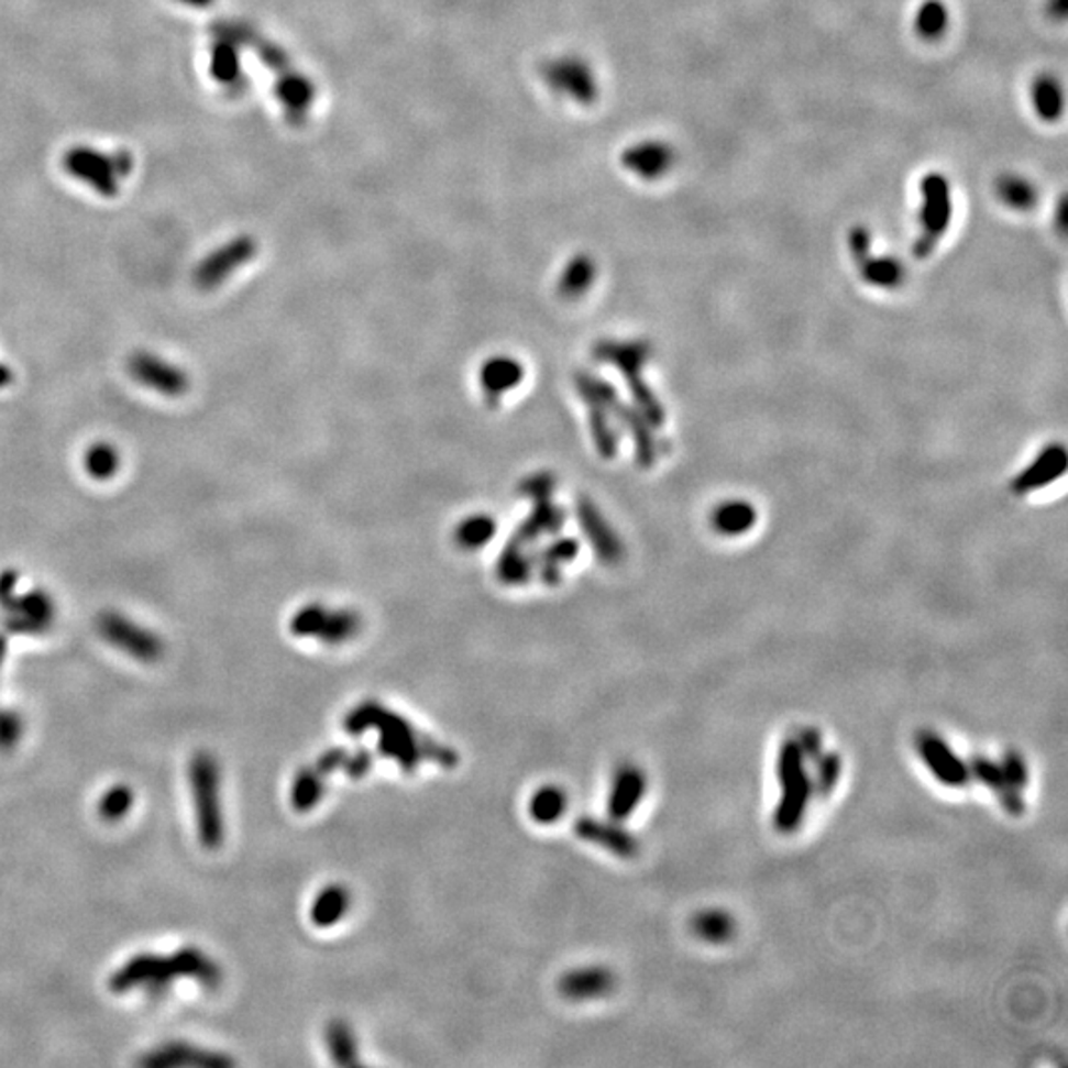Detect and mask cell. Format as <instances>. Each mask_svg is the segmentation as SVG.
<instances>
[{"label":"cell","mask_w":1068,"mask_h":1068,"mask_svg":"<svg viewBox=\"0 0 1068 1068\" xmlns=\"http://www.w3.org/2000/svg\"><path fill=\"white\" fill-rule=\"evenodd\" d=\"M9 614L7 629L12 634H44L54 621L56 608L54 599L44 590H32L22 598L14 599Z\"/></svg>","instance_id":"obj_19"},{"label":"cell","mask_w":1068,"mask_h":1068,"mask_svg":"<svg viewBox=\"0 0 1068 1068\" xmlns=\"http://www.w3.org/2000/svg\"><path fill=\"white\" fill-rule=\"evenodd\" d=\"M178 4H185L188 9H208L216 0H177Z\"/></svg>","instance_id":"obj_52"},{"label":"cell","mask_w":1068,"mask_h":1068,"mask_svg":"<svg viewBox=\"0 0 1068 1068\" xmlns=\"http://www.w3.org/2000/svg\"><path fill=\"white\" fill-rule=\"evenodd\" d=\"M569 810V795L559 785H544L530 797L529 814L537 824H557Z\"/></svg>","instance_id":"obj_30"},{"label":"cell","mask_w":1068,"mask_h":1068,"mask_svg":"<svg viewBox=\"0 0 1068 1068\" xmlns=\"http://www.w3.org/2000/svg\"><path fill=\"white\" fill-rule=\"evenodd\" d=\"M324 778L327 775L321 774L315 766H304L295 774L291 792H289V802H291L295 812L305 814V812H311L313 807L319 805V802L323 800L324 790H327Z\"/></svg>","instance_id":"obj_27"},{"label":"cell","mask_w":1068,"mask_h":1068,"mask_svg":"<svg viewBox=\"0 0 1068 1068\" xmlns=\"http://www.w3.org/2000/svg\"><path fill=\"white\" fill-rule=\"evenodd\" d=\"M98 631L109 646L118 647L141 663H157L165 656V643L155 631L139 626L118 612L99 614Z\"/></svg>","instance_id":"obj_8"},{"label":"cell","mask_w":1068,"mask_h":1068,"mask_svg":"<svg viewBox=\"0 0 1068 1068\" xmlns=\"http://www.w3.org/2000/svg\"><path fill=\"white\" fill-rule=\"evenodd\" d=\"M62 167L79 185L103 198H115L125 178L135 168L133 155L121 151H101L91 145H74L62 157Z\"/></svg>","instance_id":"obj_3"},{"label":"cell","mask_w":1068,"mask_h":1068,"mask_svg":"<svg viewBox=\"0 0 1068 1068\" xmlns=\"http://www.w3.org/2000/svg\"><path fill=\"white\" fill-rule=\"evenodd\" d=\"M916 750L928 772L942 785L964 788L970 784V766L942 736L931 730H922L916 738Z\"/></svg>","instance_id":"obj_11"},{"label":"cell","mask_w":1068,"mask_h":1068,"mask_svg":"<svg viewBox=\"0 0 1068 1068\" xmlns=\"http://www.w3.org/2000/svg\"><path fill=\"white\" fill-rule=\"evenodd\" d=\"M297 638H317L327 646H339L354 638L361 629V618L353 612H329L321 606H305L289 621Z\"/></svg>","instance_id":"obj_9"},{"label":"cell","mask_w":1068,"mask_h":1068,"mask_svg":"<svg viewBox=\"0 0 1068 1068\" xmlns=\"http://www.w3.org/2000/svg\"><path fill=\"white\" fill-rule=\"evenodd\" d=\"M128 371L139 384L147 386L148 390L170 398L187 394L190 386V378L183 368L148 351L131 354Z\"/></svg>","instance_id":"obj_13"},{"label":"cell","mask_w":1068,"mask_h":1068,"mask_svg":"<svg viewBox=\"0 0 1068 1068\" xmlns=\"http://www.w3.org/2000/svg\"><path fill=\"white\" fill-rule=\"evenodd\" d=\"M324 1041L331 1053V1059L339 1067H356L361 1065L359 1043L354 1037L351 1025L344 1020H333L324 1030Z\"/></svg>","instance_id":"obj_29"},{"label":"cell","mask_w":1068,"mask_h":1068,"mask_svg":"<svg viewBox=\"0 0 1068 1068\" xmlns=\"http://www.w3.org/2000/svg\"><path fill=\"white\" fill-rule=\"evenodd\" d=\"M756 525V509L746 500H728L713 513V527L718 535L740 537Z\"/></svg>","instance_id":"obj_28"},{"label":"cell","mask_w":1068,"mask_h":1068,"mask_svg":"<svg viewBox=\"0 0 1068 1068\" xmlns=\"http://www.w3.org/2000/svg\"><path fill=\"white\" fill-rule=\"evenodd\" d=\"M24 733V720L16 711H0V750H12Z\"/></svg>","instance_id":"obj_42"},{"label":"cell","mask_w":1068,"mask_h":1068,"mask_svg":"<svg viewBox=\"0 0 1068 1068\" xmlns=\"http://www.w3.org/2000/svg\"><path fill=\"white\" fill-rule=\"evenodd\" d=\"M1045 9H1047V14H1049L1050 19L1065 20V16H1067V0H1047Z\"/></svg>","instance_id":"obj_50"},{"label":"cell","mask_w":1068,"mask_h":1068,"mask_svg":"<svg viewBox=\"0 0 1068 1068\" xmlns=\"http://www.w3.org/2000/svg\"><path fill=\"white\" fill-rule=\"evenodd\" d=\"M139 1065L145 1068H228L234 1067V1060L225 1057L222 1053L214 1050L200 1049L187 1043H167L158 1049L151 1050Z\"/></svg>","instance_id":"obj_17"},{"label":"cell","mask_w":1068,"mask_h":1068,"mask_svg":"<svg viewBox=\"0 0 1068 1068\" xmlns=\"http://www.w3.org/2000/svg\"><path fill=\"white\" fill-rule=\"evenodd\" d=\"M1067 471V451L1060 443H1053L1045 448L1037 460L1027 470L1013 480V493L1027 495L1031 491L1043 489L1053 481L1059 480Z\"/></svg>","instance_id":"obj_22"},{"label":"cell","mask_w":1068,"mask_h":1068,"mask_svg":"<svg viewBox=\"0 0 1068 1068\" xmlns=\"http://www.w3.org/2000/svg\"><path fill=\"white\" fill-rule=\"evenodd\" d=\"M619 163L636 177L657 180L675 167L676 151L661 139H643L624 148Z\"/></svg>","instance_id":"obj_15"},{"label":"cell","mask_w":1068,"mask_h":1068,"mask_svg":"<svg viewBox=\"0 0 1068 1068\" xmlns=\"http://www.w3.org/2000/svg\"><path fill=\"white\" fill-rule=\"evenodd\" d=\"M849 247L855 262L862 255L871 254V232L865 225H854L849 232Z\"/></svg>","instance_id":"obj_47"},{"label":"cell","mask_w":1068,"mask_h":1068,"mask_svg":"<svg viewBox=\"0 0 1068 1068\" xmlns=\"http://www.w3.org/2000/svg\"><path fill=\"white\" fill-rule=\"evenodd\" d=\"M540 78L544 86L560 98L570 99L576 106L590 108L599 98V84L596 71L592 69L588 59L574 54L547 59L539 68Z\"/></svg>","instance_id":"obj_7"},{"label":"cell","mask_w":1068,"mask_h":1068,"mask_svg":"<svg viewBox=\"0 0 1068 1068\" xmlns=\"http://www.w3.org/2000/svg\"><path fill=\"white\" fill-rule=\"evenodd\" d=\"M584 525L588 529L586 532H588L592 542L596 540V544H598L599 557L606 560H618L619 554H621L618 539L614 537L612 530H608L606 522L599 519L596 510L590 509L588 513H584Z\"/></svg>","instance_id":"obj_37"},{"label":"cell","mask_w":1068,"mask_h":1068,"mask_svg":"<svg viewBox=\"0 0 1068 1068\" xmlns=\"http://www.w3.org/2000/svg\"><path fill=\"white\" fill-rule=\"evenodd\" d=\"M998 797H1000V804L1003 805V810H1005L1008 814H1025V800H1023L1021 790H1015V788H1005L1003 792L998 794Z\"/></svg>","instance_id":"obj_48"},{"label":"cell","mask_w":1068,"mask_h":1068,"mask_svg":"<svg viewBox=\"0 0 1068 1068\" xmlns=\"http://www.w3.org/2000/svg\"><path fill=\"white\" fill-rule=\"evenodd\" d=\"M12 381H14V373H12V368L7 366V364H0V390H2V388H7V386H10Z\"/></svg>","instance_id":"obj_51"},{"label":"cell","mask_w":1068,"mask_h":1068,"mask_svg":"<svg viewBox=\"0 0 1068 1068\" xmlns=\"http://www.w3.org/2000/svg\"><path fill=\"white\" fill-rule=\"evenodd\" d=\"M691 928L701 940L725 944L735 936V921L725 911H703L696 914Z\"/></svg>","instance_id":"obj_33"},{"label":"cell","mask_w":1068,"mask_h":1068,"mask_svg":"<svg viewBox=\"0 0 1068 1068\" xmlns=\"http://www.w3.org/2000/svg\"><path fill=\"white\" fill-rule=\"evenodd\" d=\"M1031 103L1045 123L1059 121L1065 111V91L1057 76L1039 74L1031 81Z\"/></svg>","instance_id":"obj_23"},{"label":"cell","mask_w":1068,"mask_h":1068,"mask_svg":"<svg viewBox=\"0 0 1068 1068\" xmlns=\"http://www.w3.org/2000/svg\"><path fill=\"white\" fill-rule=\"evenodd\" d=\"M373 762V752L368 748H359L354 752H349L344 758L343 772L353 780H361L371 772Z\"/></svg>","instance_id":"obj_44"},{"label":"cell","mask_w":1068,"mask_h":1068,"mask_svg":"<svg viewBox=\"0 0 1068 1068\" xmlns=\"http://www.w3.org/2000/svg\"><path fill=\"white\" fill-rule=\"evenodd\" d=\"M210 52H208V74L220 88L228 91H242L245 86L242 48L252 46L255 32L247 24L224 22L212 29Z\"/></svg>","instance_id":"obj_5"},{"label":"cell","mask_w":1068,"mask_h":1068,"mask_svg":"<svg viewBox=\"0 0 1068 1068\" xmlns=\"http://www.w3.org/2000/svg\"><path fill=\"white\" fill-rule=\"evenodd\" d=\"M133 804H135V794L129 785H113L99 797L98 815L108 824H118V822L128 817Z\"/></svg>","instance_id":"obj_35"},{"label":"cell","mask_w":1068,"mask_h":1068,"mask_svg":"<svg viewBox=\"0 0 1068 1068\" xmlns=\"http://www.w3.org/2000/svg\"><path fill=\"white\" fill-rule=\"evenodd\" d=\"M647 792V775L636 764H621L612 782L608 815L614 822H626L638 810Z\"/></svg>","instance_id":"obj_20"},{"label":"cell","mask_w":1068,"mask_h":1068,"mask_svg":"<svg viewBox=\"0 0 1068 1068\" xmlns=\"http://www.w3.org/2000/svg\"><path fill=\"white\" fill-rule=\"evenodd\" d=\"M948 24H950V12L944 0H924L916 10L914 30L922 40L934 42L942 38L948 30Z\"/></svg>","instance_id":"obj_31"},{"label":"cell","mask_w":1068,"mask_h":1068,"mask_svg":"<svg viewBox=\"0 0 1068 1068\" xmlns=\"http://www.w3.org/2000/svg\"><path fill=\"white\" fill-rule=\"evenodd\" d=\"M596 279V264L588 255H574L560 275L559 291L564 297H579Z\"/></svg>","instance_id":"obj_32"},{"label":"cell","mask_w":1068,"mask_h":1068,"mask_svg":"<svg viewBox=\"0 0 1068 1068\" xmlns=\"http://www.w3.org/2000/svg\"><path fill=\"white\" fill-rule=\"evenodd\" d=\"M257 254V242L252 235H235L230 242L212 250L210 254L195 267L192 282L202 291H210L224 284L235 269L250 264Z\"/></svg>","instance_id":"obj_10"},{"label":"cell","mask_w":1068,"mask_h":1068,"mask_svg":"<svg viewBox=\"0 0 1068 1068\" xmlns=\"http://www.w3.org/2000/svg\"><path fill=\"white\" fill-rule=\"evenodd\" d=\"M970 774L980 782V784L986 785L993 790L995 794L1003 792L1005 788H1010L1008 782H1005V775H1003V770H1001L1000 762H993L990 758L986 756H973L971 758Z\"/></svg>","instance_id":"obj_39"},{"label":"cell","mask_w":1068,"mask_h":1068,"mask_svg":"<svg viewBox=\"0 0 1068 1068\" xmlns=\"http://www.w3.org/2000/svg\"><path fill=\"white\" fill-rule=\"evenodd\" d=\"M857 267L865 284L881 287V289L899 287L906 275L904 265L891 255H879V257L871 254L862 255L857 260Z\"/></svg>","instance_id":"obj_25"},{"label":"cell","mask_w":1068,"mask_h":1068,"mask_svg":"<svg viewBox=\"0 0 1068 1068\" xmlns=\"http://www.w3.org/2000/svg\"><path fill=\"white\" fill-rule=\"evenodd\" d=\"M483 378H485V384H487V388H489V390H495V393H499V390H507L510 384L519 383V364L510 363V361L500 359V361H495V363H491L489 366H487V371H485V376H483Z\"/></svg>","instance_id":"obj_40"},{"label":"cell","mask_w":1068,"mask_h":1068,"mask_svg":"<svg viewBox=\"0 0 1068 1068\" xmlns=\"http://www.w3.org/2000/svg\"><path fill=\"white\" fill-rule=\"evenodd\" d=\"M604 356H606V361H612L616 366H619L624 371V374L628 376L629 384H631V393H634L636 400L641 406L647 422H651L653 426H661L663 418H665L663 408H661V404H659L656 396L651 394V390L643 384L641 373H639L643 368V363H646L647 359L646 344H606L604 346Z\"/></svg>","instance_id":"obj_12"},{"label":"cell","mask_w":1068,"mask_h":1068,"mask_svg":"<svg viewBox=\"0 0 1068 1068\" xmlns=\"http://www.w3.org/2000/svg\"><path fill=\"white\" fill-rule=\"evenodd\" d=\"M574 835L586 844L599 845L609 854L631 859L639 854V841L636 835L629 834L624 827H619L618 822H602L590 815H582L574 822Z\"/></svg>","instance_id":"obj_18"},{"label":"cell","mask_w":1068,"mask_h":1068,"mask_svg":"<svg viewBox=\"0 0 1068 1068\" xmlns=\"http://www.w3.org/2000/svg\"><path fill=\"white\" fill-rule=\"evenodd\" d=\"M616 988L614 971L604 966H584L566 971L559 980V993L569 1001L606 998Z\"/></svg>","instance_id":"obj_21"},{"label":"cell","mask_w":1068,"mask_h":1068,"mask_svg":"<svg viewBox=\"0 0 1068 1068\" xmlns=\"http://www.w3.org/2000/svg\"><path fill=\"white\" fill-rule=\"evenodd\" d=\"M349 755L346 748H329L327 752L317 758L315 768L323 775H331L339 770H343L344 758Z\"/></svg>","instance_id":"obj_46"},{"label":"cell","mask_w":1068,"mask_h":1068,"mask_svg":"<svg viewBox=\"0 0 1068 1068\" xmlns=\"http://www.w3.org/2000/svg\"><path fill=\"white\" fill-rule=\"evenodd\" d=\"M7 649H9V647H7V639L0 636V667H2V663H4V657H7Z\"/></svg>","instance_id":"obj_54"},{"label":"cell","mask_w":1068,"mask_h":1068,"mask_svg":"<svg viewBox=\"0 0 1068 1068\" xmlns=\"http://www.w3.org/2000/svg\"><path fill=\"white\" fill-rule=\"evenodd\" d=\"M780 802L774 810V827L780 834L790 835L804 824L805 812L814 797V782L807 770L780 782Z\"/></svg>","instance_id":"obj_16"},{"label":"cell","mask_w":1068,"mask_h":1068,"mask_svg":"<svg viewBox=\"0 0 1068 1068\" xmlns=\"http://www.w3.org/2000/svg\"><path fill=\"white\" fill-rule=\"evenodd\" d=\"M1059 230L1063 234L1067 232V200H1065V197L1059 205Z\"/></svg>","instance_id":"obj_53"},{"label":"cell","mask_w":1068,"mask_h":1068,"mask_svg":"<svg viewBox=\"0 0 1068 1068\" xmlns=\"http://www.w3.org/2000/svg\"><path fill=\"white\" fill-rule=\"evenodd\" d=\"M493 535V522L489 519L465 520L460 529L461 544H467L470 549H477V544L485 542Z\"/></svg>","instance_id":"obj_43"},{"label":"cell","mask_w":1068,"mask_h":1068,"mask_svg":"<svg viewBox=\"0 0 1068 1068\" xmlns=\"http://www.w3.org/2000/svg\"><path fill=\"white\" fill-rule=\"evenodd\" d=\"M1000 764L1008 785L1023 792L1027 788V784H1030V768H1027L1025 758L1011 750V752H1005V756L1001 758Z\"/></svg>","instance_id":"obj_41"},{"label":"cell","mask_w":1068,"mask_h":1068,"mask_svg":"<svg viewBox=\"0 0 1068 1068\" xmlns=\"http://www.w3.org/2000/svg\"><path fill=\"white\" fill-rule=\"evenodd\" d=\"M274 96L284 111L285 121L294 128H301L313 109L317 88L313 79L291 66L275 76Z\"/></svg>","instance_id":"obj_14"},{"label":"cell","mask_w":1068,"mask_h":1068,"mask_svg":"<svg viewBox=\"0 0 1068 1068\" xmlns=\"http://www.w3.org/2000/svg\"><path fill=\"white\" fill-rule=\"evenodd\" d=\"M190 794L197 814L198 839L208 851H216L224 844V814H222V775L214 756L202 750L192 756L188 766Z\"/></svg>","instance_id":"obj_4"},{"label":"cell","mask_w":1068,"mask_h":1068,"mask_svg":"<svg viewBox=\"0 0 1068 1068\" xmlns=\"http://www.w3.org/2000/svg\"><path fill=\"white\" fill-rule=\"evenodd\" d=\"M795 740L802 748L807 762H815L819 756L824 755V738L819 735V730L805 728L800 733V738H795Z\"/></svg>","instance_id":"obj_45"},{"label":"cell","mask_w":1068,"mask_h":1068,"mask_svg":"<svg viewBox=\"0 0 1068 1068\" xmlns=\"http://www.w3.org/2000/svg\"><path fill=\"white\" fill-rule=\"evenodd\" d=\"M805 760L804 752L802 748L797 745L795 738H790L785 740L780 746V752H778V760H775V774H778V782L782 780H788V778H794V775L802 774L805 772Z\"/></svg>","instance_id":"obj_38"},{"label":"cell","mask_w":1068,"mask_h":1068,"mask_svg":"<svg viewBox=\"0 0 1068 1068\" xmlns=\"http://www.w3.org/2000/svg\"><path fill=\"white\" fill-rule=\"evenodd\" d=\"M351 909V892L343 884H329L319 891L311 904V922L317 928H331L343 921Z\"/></svg>","instance_id":"obj_24"},{"label":"cell","mask_w":1068,"mask_h":1068,"mask_svg":"<svg viewBox=\"0 0 1068 1068\" xmlns=\"http://www.w3.org/2000/svg\"><path fill=\"white\" fill-rule=\"evenodd\" d=\"M16 582H19V574H16V572H12V570L4 572V574L0 576V606H2V609H7V612L12 608V604H14V599H16V596H14Z\"/></svg>","instance_id":"obj_49"},{"label":"cell","mask_w":1068,"mask_h":1068,"mask_svg":"<svg viewBox=\"0 0 1068 1068\" xmlns=\"http://www.w3.org/2000/svg\"><path fill=\"white\" fill-rule=\"evenodd\" d=\"M119 465H121V455L108 441H98L89 445L84 455V467L93 480H111L118 473Z\"/></svg>","instance_id":"obj_34"},{"label":"cell","mask_w":1068,"mask_h":1068,"mask_svg":"<svg viewBox=\"0 0 1068 1068\" xmlns=\"http://www.w3.org/2000/svg\"><path fill=\"white\" fill-rule=\"evenodd\" d=\"M922 207L918 212L921 235L914 244V255L924 260L936 250L951 222V188L942 173H928L921 180Z\"/></svg>","instance_id":"obj_6"},{"label":"cell","mask_w":1068,"mask_h":1068,"mask_svg":"<svg viewBox=\"0 0 1068 1068\" xmlns=\"http://www.w3.org/2000/svg\"><path fill=\"white\" fill-rule=\"evenodd\" d=\"M995 195L1011 210L1027 212L1039 202V188L1017 173H1003L995 178Z\"/></svg>","instance_id":"obj_26"},{"label":"cell","mask_w":1068,"mask_h":1068,"mask_svg":"<svg viewBox=\"0 0 1068 1068\" xmlns=\"http://www.w3.org/2000/svg\"><path fill=\"white\" fill-rule=\"evenodd\" d=\"M841 770H844L841 756L837 752H825L824 750V755L815 760V775L812 778L814 792H817L822 797L834 794L835 785L841 778Z\"/></svg>","instance_id":"obj_36"},{"label":"cell","mask_w":1068,"mask_h":1068,"mask_svg":"<svg viewBox=\"0 0 1068 1068\" xmlns=\"http://www.w3.org/2000/svg\"><path fill=\"white\" fill-rule=\"evenodd\" d=\"M178 978H190L198 981L207 990H216L222 983V968L208 954L187 946L170 954H137L125 961L119 970L109 978V990L113 993H129L133 990H145L148 993H161L173 986Z\"/></svg>","instance_id":"obj_2"},{"label":"cell","mask_w":1068,"mask_h":1068,"mask_svg":"<svg viewBox=\"0 0 1068 1068\" xmlns=\"http://www.w3.org/2000/svg\"><path fill=\"white\" fill-rule=\"evenodd\" d=\"M343 728L351 736L366 730H378V752L400 766L404 774H414L422 760L438 762L443 768H455L460 756L448 746L422 736L404 716L381 705L378 701H364L344 716Z\"/></svg>","instance_id":"obj_1"}]
</instances>
